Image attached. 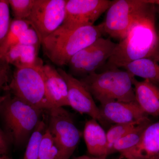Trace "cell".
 I'll list each match as a JSON object with an SVG mask.
<instances>
[{
    "label": "cell",
    "instance_id": "5",
    "mask_svg": "<svg viewBox=\"0 0 159 159\" xmlns=\"http://www.w3.org/2000/svg\"><path fill=\"white\" fill-rule=\"evenodd\" d=\"M42 67L16 68L8 87L13 96L47 111L54 107L47 97Z\"/></svg>",
    "mask_w": 159,
    "mask_h": 159
},
{
    "label": "cell",
    "instance_id": "18",
    "mask_svg": "<svg viewBox=\"0 0 159 159\" xmlns=\"http://www.w3.org/2000/svg\"><path fill=\"white\" fill-rule=\"evenodd\" d=\"M137 76L159 84V55L138 60L123 68Z\"/></svg>",
    "mask_w": 159,
    "mask_h": 159
},
{
    "label": "cell",
    "instance_id": "7",
    "mask_svg": "<svg viewBox=\"0 0 159 159\" xmlns=\"http://www.w3.org/2000/svg\"><path fill=\"white\" fill-rule=\"evenodd\" d=\"M47 112L49 116L47 128L60 151L61 159H69L77 148L81 133L70 114L63 107H54Z\"/></svg>",
    "mask_w": 159,
    "mask_h": 159
},
{
    "label": "cell",
    "instance_id": "33",
    "mask_svg": "<svg viewBox=\"0 0 159 159\" xmlns=\"http://www.w3.org/2000/svg\"><path fill=\"white\" fill-rule=\"evenodd\" d=\"M157 11L158 12V13H159V6H157Z\"/></svg>",
    "mask_w": 159,
    "mask_h": 159
},
{
    "label": "cell",
    "instance_id": "30",
    "mask_svg": "<svg viewBox=\"0 0 159 159\" xmlns=\"http://www.w3.org/2000/svg\"><path fill=\"white\" fill-rule=\"evenodd\" d=\"M107 156L104 155L100 157H90L89 159H107Z\"/></svg>",
    "mask_w": 159,
    "mask_h": 159
},
{
    "label": "cell",
    "instance_id": "4",
    "mask_svg": "<svg viewBox=\"0 0 159 159\" xmlns=\"http://www.w3.org/2000/svg\"><path fill=\"white\" fill-rule=\"evenodd\" d=\"M134 77L125 70L111 69L102 73H93L80 80L102 105L114 101H135L133 82Z\"/></svg>",
    "mask_w": 159,
    "mask_h": 159
},
{
    "label": "cell",
    "instance_id": "11",
    "mask_svg": "<svg viewBox=\"0 0 159 159\" xmlns=\"http://www.w3.org/2000/svg\"><path fill=\"white\" fill-rule=\"evenodd\" d=\"M57 70L67 84L70 106L80 113L86 114L92 119L103 123L99 107L81 81L62 69H58Z\"/></svg>",
    "mask_w": 159,
    "mask_h": 159
},
{
    "label": "cell",
    "instance_id": "12",
    "mask_svg": "<svg viewBox=\"0 0 159 159\" xmlns=\"http://www.w3.org/2000/svg\"><path fill=\"white\" fill-rule=\"evenodd\" d=\"M103 122L115 124L131 123L148 118L137 101H114L102 104L99 107Z\"/></svg>",
    "mask_w": 159,
    "mask_h": 159
},
{
    "label": "cell",
    "instance_id": "21",
    "mask_svg": "<svg viewBox=\"0 0 159 159\" xmlns=\"http://www.w3.org/2000/svg\"><path fill=\"white\" fill-rule=\"evenodd\" d=\"M38 159H61L60 151L47 126L40 143Z\"/></svg>",
    "mask_w": 159,
    "mask_h": 159
},
{
    "label": "cell",
    "instance_id": "17",
    "mask_svg": "<svg viewBox=\"0 0 159 159\" xmlns=\"http://www.w3.org/2000/svg\"><path fill=\"white\" fill-rule=\"evenodd\" d=\"M83 136L88 152L92 157L109 155L107 133L97 120L91 119L86 122Z\"/></svg>",
    "mask_w": 159,
    "mask_h": 159
},
{
    "label": "cell",
    "instance_id": "35",
    "mask_svg": "<svg viewBox=\"0 0 159 159\" xmlns=\"http://www.w3.org/2000/svg\"></svg>",
    "mask_w": 159,
    "mask_h": 159
},
{
    "label": "cell",
    "instance_id": "28",
    "mask_svg": "<svg viewBox=\"0 0 159 159\" xmlns=\"http://www.w3.org/2000/svg\"><path fill=\"white\" fill-rule=\"evenodd\" d=\"M11 144L3 129L0 127V152L8 154Z\"/></svg>",
    "mask_w": 159,
    "mask_h": 159
},
{
    "label": "cell",
    "instance_id": "34",
    "mask_svg": "<svg viewBox=\"0 0 159 159\" xmlns=\"http://www.w3.org/2000/svg\"><path fill=\"white\" fill-rule=\"evenodd\" d=\"M2 97H1V96H0V102H1V100H2Z\"/></svg>",
    "mask_w": 159,
    "mask_h": 159
},
{
    "label": "cell",
    "instance_id": "1",
    "mask_svg": "<svg viewBox=\"0 0 159 159\" xmlns=\"http://www.w3.org/2000/svg\"><path fill=\"white\" fill-rule=\"evenodd\" d=\"M149 3L125 38L117 43L107 62V69L123 68L138 60L159 55V36L156 26L157 7Z\"/></svg>",
    "mask_w": 159,
    "mask_h": 159
},
{
    "label": "cell",
    "instance_id": "23",
    "mask_svg": "<svg viewBox=\"0 0 159 159\" xmlns=\"http://www.w3.org/2000/svg\"><path fill=\"white\" fill-rule=\"evenodd\" d=\"M148 119V118L131 123L115 124L112 125L106 133L108 142L109 155L111 154V151L115 142L134 130L138 125Z\"/></svg>",
    "mask_w": 159,
    "mask_h": 159
},
{
    "label": "cell",
    "instance_id": "29",
    "mask_svg": "<svg viewBox=\"0 0 159 159\" xmlns=\"http://www.w3.org/2000/svg\"><path fill=\"white\" fill-rule=\"evenodd\" d=\"M0 159H16L10 157L8 155V154L0 152Z\"/></svg>",
    "mask_w": 159,
    "mask_h": 159
},
{
    "label": "cell",
    "instance_id": "25",
    "mask_svg": "<svg viewBox=\"0 0 159 159\" xmlns=\"http://www.w3.org/2000/svg\"><path fill=\"white\" fill-rule=\"evenodd\" d=\"M8 0H0V47L9 32L11 20Z\"/></svg>",
    "mask_w": 159,
    "mask_h": 159
},
{
    "label": "cell",
    "instance_id": "27",
    "mask_svg": "<svg viewBox=\"0 0 159 159\" xmlns=\"http://www.w3.org/2000/svg\"><path fill=\"white\" fill-rule=\"evenodd\" d=\"M9 65L0 62V89L9 82Z\"/></svg>",
    "mask_w": 159,
    "mask_h": 159
},
{
    "label": "cell",
    "instance_id": "20",
    "mask_svg": "<svg viewBox=\"0 0 159 159\" xmlns=\"http://www.w3.org/2000/svg\"><path fill=\"white\" fill-rule=\"evenodd\" d=\"M149 119L139 124L134 130L129 133L115 142L111 154L119 152L121 153L133 148L141 140L144 130L150 123Z\"/></svg>",
    "mask_w": 159,
    "mask_h": 159
},
{
    "label": "cell",
    "instance_id": "22",
    "mask_svg": "<svg viewBox=\"0 0 159 159\" xmlns=\"http://www.w3.org/2000/svg\"><path fill=\"white\" fill-rule=\"evenodd\" d=\"M47 126V124L43 119L29 139L23 159H38L40 143Z\"/></svg>",
    "mask_w": 159,
    "mask_h": 159
},
{
    "label": "cell",
    "instance_id": "32",
    "mask_svg": "<svg viewBox=\"0 0 159 159\" xmlns=\"http://www.w3.org/2000/svg\"><path fill=\"white\" fill-rule=\"evenodd\" d=\"M90 157L88 156L83 155L81 156H80L74 158L73 159H89Z\"/></svg>",
    "mask_w": 159,
    "mask_h": 159
},
{
    "label": "cell",
    "instance_id": "31",
    "mask_svg": "<svg viewBox=\"0 0 159 159\" xmlns=\"http://www.w3.org/2000/svg\"><path fill=\"white\" fill-rule=\"evenodd\" d=\"M149 2L153 4L156 6H159V0H148Z\"/></svg>",
    "mask_w": 159,
    "mask_h": 159
},
{
    "label": "cell",
    "instance_id": "24",
    "mask_svg": "<svg viewBox=\"0 0 159 159\" xmlns=\"http://www.w3.org/2000/svg\"><path fill=\"white\" fill-rule=\"evenodd\" d=\"M14 19L27 20L29 17L35 0H8Z\"/></svg>",
    "mask_w": 159,
    "mask_h": 159
},
{
    "label": "cell",
    "instance_id": "10",
    "mask_svg": "<svg viewBox=\"0 0 159 159\" xmlns=\"http://www.w3.org/2000/svg\"><path fill=\"white\" fill-rule=\"evenodd\" d=\"M112 1L108 0H66L62 27L74 30L94 25L100 16L107 11Z\"/></svg>",
    "mask_w": 159,
    "mask_h": 159
},
{
    "label": "cell",
    "instance_id": "26",
    "mask_svg": "<svg viewBox=\"0 0 159 159\" xmlns=\"http://www.w3.org/2000/svg\"><path fill=\"white\" fill-rule=\"evenodd\" d=\"M17 44L35 46L40 48L41 45V40L37 31L31 26L23 32Z\"/></svg>",
    "mask_w": 159,
    "mask_h": 159
},
{
    "label": "cell",
    "instance_id": "9",
    "mask_svg": "<svg viewBox=\"0 0 159 159\" xmlns=\"http://www.w3.org/2000/svg\"><path fill=\"white\" fill-rule=\"evenodd\" d=\"M66 3V0H35L27 20L37 31L41 42L62 25Z\"/></svg>",
    "mask_w": 159,
    "mask_h": 159
},
{
    "label": "cell",
    "instance_id": "8",
    "mask_svg": "<svg viewBox=\"0 0 159 159\" xmlns=\"http://www.w3.org/2000/svg\"><path fill=\"white\" fill-rule=\"evenodd\" d=\"M116 45L110 38H99L72 57L68 64L71 75L84 77L95 73L107 63Z\"/></svg>",
    "mask_w": 159,
    "mask_h": 159
},
{
    "label": "cell",
    "instance_id": "3",
    "mask_svg": "<svg viewBox=\"0 0 159 159\" xmlns=\"http://www.w3.org/2000/svg\"><path fill=\"white\" fill-rule=\"evenodd\" d=\"M104 34L102 23L68 30L62 26L42 41L44 53L54 64L68 65L72 57Z\"/></svg>",
    "mask_w": 159,
    "mask_h": 159
},
{
    "label": "cell",
    "instance_id": "19",
    "mask_svg": "<svg viewBox=\"0 0 159 159\" xmlns=\"http://www.w3.org/2000/svg\"><path fill=\"white\" fill-rule=\"evenodd\" d=\"M31 26L27 20H11L9 32L0 47V61L12 47L17 44L23 32Z\"/></svg>",
    "mask_w": 159,
    "mask_h": 159
},
{
    "label": "cell",
    "instance_id": "16",
    "mask_svg": "<svg viewBox=\"0 0 159 159\" xmlns=\"http://www.w3.org/2000/svg\"><path fill=\"white\" fill-rule=\"evenodd\" d=\"M39 48L16 44L11 48L0 61L16 68L42 67L43 61L38 57Z\"/></svg>",
    "mask_w": 159,
    "mask_h": 159
},
{
    "label": "cell",
    "instance_id": "14",
    "mask_svg": "<svg viewBox=\"0 0 159 159\" xmlns=\"http://www.w3.org/2000/svg\"><path fill=\"white\" fill-rule=\"evenodd\" d=\"M41 70L47 97L53 107L70 106L67 84L57 69L47 64L43 65Z\"/></svg>",
    "mask_w": 159,
    "mask_h": 159
},
{
    "label": "cell",
    "instance_id": "15",
    "mask_svg": "<svg viewBox=\"0 0 159 159\" xmlns=\"http://www.w3.org/2000/svg\"><path fill=\"white\" fill-rule=\"evenodd\" d=\"M136 101L147 116H159V84L147 80L139 81L134 77Z\"/></svg>",
    "mask_w": 159,
    "mask_h": 159
},
{
    "label": "cell",
    "instance_id": "2",
    "mask_svg": "<svg viewBox=\"0 0 159 159\" xmlns=\"http://www.w3.org/2000/svg\"><path fill=\"white\" fill-rule=\"evenodd\" d=\"M44 112L45 111L10 94L2 97L0 119L3 130L11 144L16 147L27 144L43 120Z\"/></svg>",
    "mask_w": 159,
    "mask_h": 159
},
{
    "label": "cell",
    "instance_id": "13",
    "mask_svg": "<svg viewBox=\"0 0 159 159\" xmlns=\"http://www.w3.org/2000/svg\"><path fill=\"white\" fill-rule=\"evenodd\" d=\"M159 158V122L151 123L146 127L138 144L120 153L119 159Z\"/></svg>",
    "mask_w": 159,
    "mask_h": 159
},
{
    "label": "cell",
    "instance_id": "6",
    "mask_svg": "<svg viewBox=\"0 0 159 159\" xmlns=\"http://www.w3.org/2000/svg\"><path fill=\"white\" fill-rule=\"evenodd\" d=\"M149 4L147 0L112 1L102 23L104 33L120 41L122 40Z\"/></svg>",
    "mask_w": 159,
    "mask_h": 159
}]
</instances>
